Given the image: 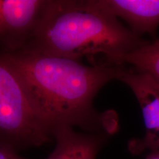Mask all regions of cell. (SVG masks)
<instances>
[{
	"mask_svg": "<svg viewBox=\"0 0 159 159\" xmlns=\"http://www.w3.org/2000/svg\"><path fill=\"white\" fill-rule=\"evenodd\" d=\"M0 61L16 76L52 136L61 126L108 136L118 130L116 114L113 111H97L94 99L107 83L119 80L125 64H85L27 49L0 53Z\"/></svg>",
	"mask_w": 159,
	"mask_h": 159,
	"instance_id": "1",
	"label": "cell"
},
{
	"mask_svg": "<svg viewBox=\"0 0 159 159\" xmlns=\"http://www.w3.org/2000/svg\"><path fill=\"white\" fill-rule=\"evenodd\" d=\"M147 41L89 0H49L33 37L24 49L90 65L120 64Z\"/></svg>",
	"mask_w": 159,
	"mask_h": 159,
	"instance_id": "2",
	"label": "cell"
},
{
	"mask_svg": "<svg viewBox=\"0 0 159 159\" xmlns=\"http://www.w3.org/2000/svg\"><path fill=\"white\" fill-rule=\"evenodd\" d=\"M52 139L14 73L0 61V144L19 152Z\"/></svg>",
	"mask_w": 159,
	"mask_h": 159,
	"instance_id": "3",
	"label": "cell"
},
{
	"mask_svg": "<svg viewBox=\"0 0 159 159\" xmlns=\"http://www.w3.org/2000/svg\"><path fill=\"white\" fill-rule=\"evenodd\" d=\"M48 3L49 0H0V53L25 48Z\"/></svg>",
	"mask_w": 159,
	"mask_h": 159,
	"instance_id": "4",
	"label": "cell"
},
{
	"mask_svg": "<svg viewBox=\"0 0 159 159\" xmlns=\"http://www.w3.org/2000/svg\"><path fill=\"white\" fill-rule=\"evenodd\" d=\"M119 80L132 90L140 105L145 128L144 136L128 142L131 153L159 150V85L148 75L125 66Z\"/></svg>",
	"mask_w": 159,
	"mask_h": 159,
	"instance_id": "5",
	"label": "cell"
},
{
	"mask_svg": "<svg viewBox=\"0 0 159 159\" xmlns=\"http://www.w3.org/2000/svg\"><path fill=\"white\" fill-rule=\"evenodd\" d=\"M95 7L118 19L142 37L155 36L159 27V0H89Z\"/></svg>",
	"mask_w": 159,
	"mask_h": 159,
	"instance_id": "6",
	"label": "cell"
},
{
	"mask_svg": "<svg viewBox=\"0 0 159 159\" xmlns=\"http://www.w3.org/2000/svg\"><path fill=\"white\" fill-rule=\"evenodd\" d=\"M106 134L77 133L71 127L55 129V147L47 159H96L108 141Z\"/></svg>",
	"mask_w": 159,
	"mask_h": 159,
	"instance_id": "7",
	"label": "cell"
},
{
	"mask_svg": "<svg viewBox=\"0 0 159 159\" xmlns=\"http://www.w3.org/2000/svg\"><path fill=\"white\" fill-rule=\"evenodd\" d=\"M120 64H128L139 72L148 75L159 85V38L147 41L121 59Z\"/></svg>",
	"mask_w": 159,
	"mask_h": 159,
	"instance_id": "8",
	"label": "cell"
},
{
	"mask_svg": "<svg viewBox=\"0 0 159 159\" xmlns=\"http://www.w3.org/2000/svg\"><path fill=\"white\" fill-rule=\"evenodd\" d=\"M0 159H27L21 156L19 152L10 147L0 144Z\"/></svg>",
	"mask_w": 159,
	"mask_h": 159,
	"instance_id": "9",
	"label": "cell"
},
{
	"mask_svg": "<svg viewBox=\"0 0 159 159\" xmlns=\"http://www.w3.org/2000/svg\"><path fill=\"white\" fill-rule=\"evenodd\" d=\"M144 159H159V150L149 152V154Z\"/></svg>",
	"mask_w": 159,
	"mask_h": 159,
	"instance_id": "10",
	"label": "cell"
}]
</instances>
